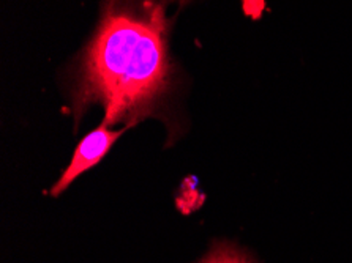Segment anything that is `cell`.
<instances>
[{"mask_svg": "<svg viewBox=\"0 0 352 263\" xmlns=\"http://www.w3.org/2000/svg\"><path fill=\"white\" fill-rule=\"evenodd\" d=\"M168 78L163 10L109 8L85 54L79 104L98 101L106 125L136 122L166 90Z\"/></svg>", "mask_w": 352, "mask_h": 263, "instance_id": "6da1fadb", "label": "cell"}, {"mask_svg": "<svg viewBox=\"0 0 352 263\" xmlns=\"http://www.w3.org/2000/svg\"><path fill=\"white\" fill-rule=\"evenodd\" d=\"M124 131L125 128L124 130H111L109 125L103 123L97 130L89 133L78 144L76 152H74L70 164H68L63 175L51 190V196H60V192L65 191L79 175L92 169L94 165H97L108 155L109 150L113 148V145L124 134Z\"/></svg>", "mask_w": 352, "mask_h": 263, "instance_id": "7a4b0ae2", "label": "cell"}, {"mask_svg": "<svg viewBox=\"0 0 352 263\" xmlns=\"http://www.w3.org/2000/svg\"><path fill=\"white\" fill-rule=\"evenodd\" d=\"M202 263H252L247 257L240 254L239 251L234 248H228V246H220Z\"/></svg>", "mask_w": 352, "mask_h": 263, "instance_id": "3957f363", "label": "cell"}]
</instances>
